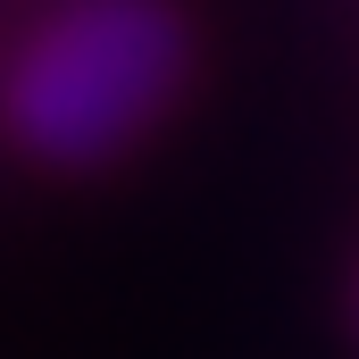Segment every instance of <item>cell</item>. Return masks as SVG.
<instances>
[{"mask_svg": "<svg viewBox=\"0 0 359 359\" xmlns=\"http://www.w3.org/2000/svg\"><path fill=\"white\" fill-rule=\"evenodd\" d=\"M184 84V25L168 0H67L8 67V134L34 159L92 168L126 151Z\"/></svg>", "mask_w": 359, "mask_h": 359, "instance_id": "cell-1", "label": "cell"}]
</instances>
